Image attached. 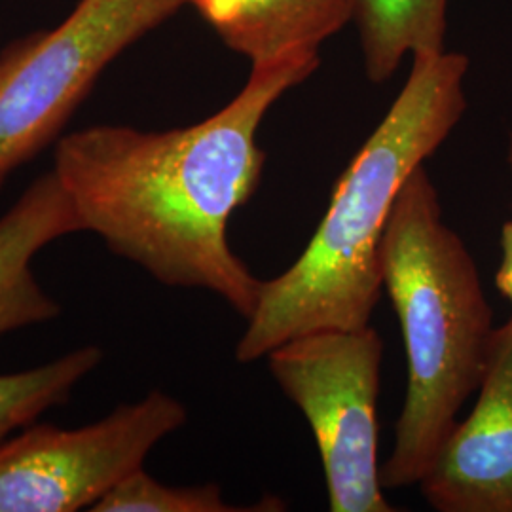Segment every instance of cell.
<instances>
[{"label": "cell", "mask_w": 512, "mask_h": 512, "mask_svg": "<svg viewBox=\"0 0 512 512\" xmlns=\"http://www.w3.org/2000/svg\"><path fill=\"white\" fill-rule=\"evenodd\" d=\"M186 0H78L57 27L0 54V186L65 128L95 80Z\"/></svg>", "instance_id": "4"}, {"label": "cell", "mask_w": 512, "mask_h": 512, "mask_svg": "<svg viewBox=\"0 0 512 512\" xmlns=\"http://www.w3.org/2000/svg\"><path fill=\"white\" fill-rule=\"evenodd\" d=\"M380 272L408 363L403 412L380 482L384 490H401L420 484L459 410L478 391L497 329L475 258L442 219L437 188L423 165L393 203Z\"/></svg>", "instance_id": "3"}, {"label": "cell", "mask_w": 512, "mask_h": 512, "mask_svg": "<svg viewBox=\"0 0 512 512\" xmlns=\"http://www.w3.org/2000/svg\"><path fill=\"white\" fill-rule=\"evenodd\" d=\"M78 232H84V224L54 169L38 177L0 217V338L61 313L40 287L33 258L55 239Z\"/></svg>", "instance_id": "8"}, {"label": "cell", "mask_w": 512, "mask_h": 512, "mask_svg": "<svg viewBox=\"0 0 512 512\" xmlns=\"http://www.w3.org/2000/svg\"><path fill=\"white\" fill-rule=\"evenodd\" d=\"M101 361L103 351L86 346L37 368L0 374V444L42 412L65 403L76 384Z\"/></svg>", "instance_id": "11"}, {"label": "cell", "mask_w": 512, "mask_h": 512, "mask_svg": "<svg viewBox=\"0 0 512 512\" xmlns=\"http://www.w3.org/2000/svg\"><path fill=\"white\" fill-rule=\"evenodd\" d=\"M495 285L512 306V220L501 228V264L495 274Z\"/></svg>", "instance_id": "13"}, {"label": "cell", "mask_w": 512, "mask_h": 512, "mask_svg": "<svg viewBox=\"0 0 512 512\" xmlns=\"http://www.w3.org/2000/svg\"><path fill=\"white\" fill-rule=\"evenodd\" d=\"M186 420L181 401L152 391L86 427L27 425L0 444V512L92 509Z\"/></svg>", "instance_id": "6"}, {"label": "cell", "mask_w": 512, "mask_h": 512, "mask_svg": "<svg viewBox=\"0 0 512 512\" xmlns=\"http://www.w3.org/2000/svg\"><path fill=\"white\" fill-rule=\"evenodd\" d=\"M277 497H264L255 507H234L224 501L217 484L203 486H165L137 469L103 495L93 512H275L285 511Z\"/></svg>", "instance_id": "12"}, {"label": "cell", "mask_w": 512, "mask_h": 512, "mask_svg": "<svg viewBox=\"0 0 512 512\" xmlns=\"http://www.w3.org/2000/svg\"><path fill=\"white\" fill-rule=\"evenodd\" d=\"M446 14L448 0H353L368 80L384 84L408 54L446 52Z\"/></svg>", "instance_id": "10"}, {"label": "cell", "mask_w": 512, "mask_h": 512, "mask_svg": "<svg viewBox=\"0 0 512 512\" xmlns=\"http://www.w3.org/2000/svg\"><path fill=\"white\" fill-rule=\"evenodd\" d=\"M319 63L253 67L228 105L186 128L92 126L61 137L54 171L84 232L167 287L217 294L247 321L262 279L232 251L228 222L262 183V120Z\"/></svg>", "instance_id": "1"}, {"label": "cell", "mask_w": 512, "mask_h": 512, "mask_svg": "<svg viewBox=\"0 0 512 512\" xmlns=\"http://www.w3.org/2000/svg\"><path fill=\"white\" fill-rule=\"evenodd\" d=\"M439 512H512V317L497 327L473 412L458 421L421 478Z\"/></svg>", "instance_id": "7"}, {"label": "cell", "mask_w": 512, "mask_h": 512, "mask_svg": "<svg viewBox=\"0 0 512 512\" xmlns=\"http://www.w3.org/2000/svg\"><path fill=\"white\" fill-rule=\"evenodd\" d=\"M507 162H509V167H511L512 173V133L511 137H509V150H507Z\"/></svg>", "instance_id": "14"}, {"label": "cell", "mask_w": 512, "mask_h": 512, "mask_svg": "<svg viewBox=\"0 0 512 512\" xmlns=\"http://www.w3.org/2000/svg\"><path fill=\"white\" fill-rule=\"evenodd\" d=\"M463 54L412 55V71L384 120L334 184L304 253L262 281L236 359L253 363L279 344L325 329L370 325L384 283L380 245L408 177L431 158L467 109Z\"/></svg>", "instance_id": "2"}, {"label": "cell", "mask_w": 512, "mask_h": 512, "mask_svg": "<svg viewBox=\"0 0 512 512\" xmlns=\"http://www.w3.org/2000/svg\"><path fill=\"white\" fill-rule=\"evenodd\" d=\"M220 40L253 67L319 57L325 40L353 21V0H186Z\"/></svg>", "instance_id": "9"}, {"label": "cell", "mask_w": 512, "mask_h": 512, "mask_svg": "<svg viewBox=\"0 0 512 512\" xmlns=\"http://www.w3.org/2000/svg\"><path fill=\"white\" fill-rule=\"evenodd\" d=\"M268 368L308 420L332 512H395L378 465L384 340L370 325L308 332L272 349Z\"/></svg>", "instance_id": "5"}]
</instances>
